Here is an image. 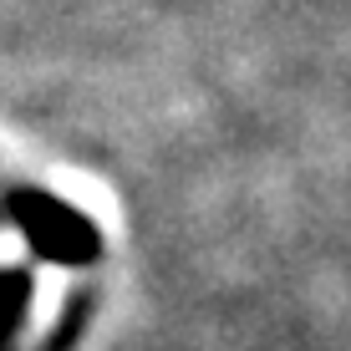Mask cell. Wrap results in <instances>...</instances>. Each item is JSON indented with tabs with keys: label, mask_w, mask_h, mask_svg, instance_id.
<instances>
[{
	"label": "cell",
	"mask_w": 351,
	"mask_h": 351,
	"mask_svg": "<svg viewBox=\"0 0 351 351\" xmlns=\"http://www.w3.org/2000/svg\"><path fill=\"white\" fill-rule=\"evenodd\" d=\"M26 300H31V270H0V351L21 331Z\"/></svg>",
	"instance_id": "7a4b0ae2"
},
{
	"label": "cell",
	"mask_w": 351,
	"mask_h": 351,
	"mask_svg": "<svg viewBox=\"0 0 351 351\" xmlns=\"http://www.w3.org/2000/svg\"><path fill=\"white\" fill-rule=\"evenodd\" d=\"M0 219L21 224L31 239V250L41 260H56V265H92L102 255V234H97L92 219H82L77 209H66L62 199L41 189H5L0 199Z\"/></svg>",
	"instance_id": "6da1fadb"
}]
</instances>
